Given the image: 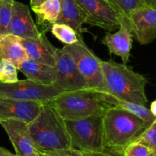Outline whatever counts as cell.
<instances>
[{
    "mask_svg": "<svg viewBox=\"0 0 156 156\" xmlns=\"http://www.w3.org/2000/svg\"><path fill=\"white\" fill-rule=\"evenodd\" d=\"M133 36L142 45L156 38V9L144 6L133 12L127 18Z\"/></svg>",
    "mask_w": 156,
    "mask_h": 156,
    "instance_id": "10",
    "label": "cell"
},
{
    "mask_svg": "<svg viewBox=\"0 0 156 156\" xmlns=\"http://www.w3.org/2000/svg\"><path fill=\"white\" fill-rule=\"evenodd\" d=\"M45 1H47V0H30V6H31V8L38 6Z\"/></svg>",
    "mask_w": 156,
    "mask_h": 156,
    "instance_id": "31",
    "label": "cell"
},
{
    "mask_svg": "<svg viewBox=\"0 0 156 156\" xmlns=\"http://www.w3.org/2000/svg\"><path fill=\"white\" fill-rule=\"evenodd\" d=\"M104 112L75 120H64L70 141V148L92 151L104 148Z\"/></svg>",
    "mask_w": 156,
    "mask_h": 156,
    "instance_id": "5",
    "label": "cell"
},
{
    "mask_svg": "<svg viewBox=\"0 0 156 156\" xmlns=\"http://www.w3.org/2000/svg\"><path fill=\"white\" fill-rule=\"evenodd\" d=\"M18 70L27 79L44 85H55L56 82V68L47 64L27 59L21 64Z\"/></svg>",
    "mask_w": 156,
    "mask_h": 156,
    "instance_id": "17",
    "label": "cell"
},
{
    "mask_svg": "<svg viewBox=\"0 0 156 156\" xmlns=\"http://www.w3.org/2000/svg\"><path fill=\"white\" fill-rule=\"evenodd\" d=\"M64 93L56 85H44L30 80H19L13 84L0 83V97L46 103L53 101Z\"/></svg>",
    "mask_w": 156,
    "mask_h": 156,
    "instance_id": "7",
    "label": "cell"
},
{
    "mask_svg": "<svg viewBox=\"0 0 156 156\" xmlns=\"http://www.w3.org/2000/svg\"><path fill=\"white\" fill-rule=\"evenodd\" d=\"M31 9L36 14L37 24L44 28V31L48 30L57 21L60 12V0H47Z\"/></svg>",
    "mask_w": 156,
    "mask_h": 156,
    "instance_id": "19",
    "label": "cell"
},
{
    "mask_svg": "<svg viewBox=\"0 0 156 156\" xmlns=\"http://www.w3.org/2000/svg\"><path fill=\"white\" fill-rule=\"evenodd\" d=\"M51 33L59 41L65 44H73L77 42L82 35L76 33L71 27L61 23H55L51 27Z\"/></svg>",
    "mask_w": 156,
    "mask_h": 156,
    "instance_id": "21",
    "label": "cell"
},
{
    "mask_svg": "<svg viewBox=\"0 0 156 156\" xmlns=\"http://www.w3.org/2000/svg\"><path fill=\"white\" fill-rule=\"evenodd\" d=\"M0 59L9 61L17 69L28 59L20 38L12 34L0 37Z\"/></svg>",
    "mask_w": 156,
    "mask_h": 156,
    "instance_id": "18",
    "label": "cell"
},
{
    "mask_svg": "<svg viewBox=\"0 0 156 156\" xmlns=\"http://www.w3.org/2000/svg\"><path fill=\"white\" fill-rule=\"evenodd\" d=\"M151 156H156V152H155V153H153V154H152V155Z\"/></svg>",
    "mask_w": 156,
    "mask_h": 156,
    "instance_id": "33",
    "label": "cell"
},
{
    "mask_svg": "<svg viewBox=\"0 0 156 156\" xmlns=\"http://www.w3.org/2000/svg\"><path fill=\"white\" fill-rule=\"evenodd\" d=\"M123 150L104 147L97 151H81V156H123Z\"/></svg>",
    "mask_w": 156,
    "mask_h": 156,
    "instance_id": "27",
    "label": "cell"
},
{
    "mask_svg": "<svg viewBox=\"0 0 156 156\" xmlns=\"http://www.w3.org/2000/svg\"><path fill=\"white\" fill-rule=\"evenodd\" d=\"M18 70L15 66L7 60H0V83L13 84L18 80Z\"/></svg>",
    "mask_w": 156,
    "mask_h": 156,
    "instance_id": "25",
    "label": "cell"
},
{
    "mask_svg": "<svg viewBox=\"0 0 156 156\" xmlns=\"http://www.w3.org/2000/svg\"><path fill=\"white\" fill-rule=\"evenodd\" d=\"M62 49L74 60L88 88L100 93L108 102L109 95L105 88L101 66V60L86 45L82 36L79 37V41L75 44H65Z\"/></svg>",
    "mask_w": 156,
    "mask_h": 156,
    "instance_id": "6",
    "label": "cell"
},
{
    "mask_svg": "<svg viewBox=\"0 0 156 156\" xmlns=\"http://www.w3.org/2000/svg\"><path fill=\"white\" fill-rule=\"evenodd\" d=\"M87 16L76 0H60V12L56 23L66 24L79 35H82V25L86 23Z\"/></svg>",
    "mask_w": 156,
    "mask_h": 156,
    "instance_id": "16",
    "label": "cell"
},
{
    "mask_svg": "<svg viewBox=\"0 0 156 156\" xmlns=\"http://www.w3.org/2000/svg\"><path fill=\"white\" fill-rule=\"evenodd\" d=\"M101 44L108 47L110 54L120 57L123 64H127L133 47V35L127 18L121 15L118 31L115 33L108 32L102 38Z\"/></svg>",
    "mask_w": 156,
    "mask_h": 156,
    "instance_id": "12",
    "label": "cell"
},
{
    "mask_svg": "<svg viewBox=\"0 0 156 156\" xmlns=\"http://www.w3.org/2000/svg\"><path fill=\"white\" fill-rule=\"evenodd\" d=\"M18 156H40L29 132L27 123L15 119L0 121Z\"/></svg>",
    "mask_w": 156,
    "mask_h": 156,
    "instance_id": "11",
    "label": "cell"
},
{
    "mask_svg": "<svg viewBox=\"0 0 156 156\" xmlns=\"http://www.w3.org/2000/svg\"><path fill=\"white\" fill-rule=\"evenodd\" d=\"M155 109H156V101L154 100L153 102H152V103H151V105H150V109H149V110H150L151 113H152V115H154V116H156Z\"/></svg>",
    "mask_w": 156,
    "mask_h": 156,
    "instance_id": "32",
    "label": "cell"
},
{
    "mask_svg": "<svg viewBox=\"0 0 156 156\" xmlns=\"http://www.w3.org/2000/svg\"><path fill=\"white\" fill-rule=\"evenodd\" d=\"M155 152L141 144L130 142L123 150V156H151Z\"/></svg>",
    "mask_w": 156,
    "mask_h": 156,
    "instance_id": "26",
    "label": "cell"
},
{
    "mask_svg": "<svg viewBox=\"0 0 156 156\" xmlns=\"http://www.w3.org/2000/svg\"><path fill=\"white\" fill-rule=\"evenodd\" d=\"M142 119L120 107L110 106L104 112V147L124 149L147 128Z\"/></svg>",
    "mask_w": 156,
    "mask_h": 156,
    "instance_id": "3",
    "label": "cell"
},
{
    "mask_svg": "<svg viewBox=\"0 0 156 156\" xmlns=\"http://www.w3.org/2000/svg\"><path fill=\"white\" fill-rule=\"evenodd\" d=\"M0 156H18V155L16 154H13V153L11 152L10 151L6 149L5 148L0 147Z\"/></svg>",
    "mask_w": 156,
    "mask_h": 156,
    "instance_id": "29",
    "label": "cell"
},
{
    "mask_svg": "<svg viewBox=\"0 0 156 156\" xmlns=\"http://www.w3.org/2000/svg\"><path fill=\"white\" fill-rule=\"evenodd\" d=\"M86 14V23L108 32L118 29L121 15L108 0H76Z\"/></svg>",
    "mask_w": 156,
    "mask_h": 156,
    "instance_id": "8",
    "label": "cell"
},
{
    "mask_svg": "<svg viewBox=\"0 0 156 156\" xmlns=\"http://www.w3.org/2000/svg\"><path fill=\"white\" fill-rule=\"evenodd\" d=\"M41 33L34 24L28 6L14 0L9 34L20 38H37Z\"/></svg>",
    "mask_w": 156,
    "mask_h": 156,
    "instance_id": "14",
    "label": "cell"
},
{
    "mask_svg": "<svg viewBox=\"0 0 156 156\" xmlns=\"http://www.w3.org/2000/svg\"><path fill=\"white\" fill-rule=\"evenodd\" d=\"M42 104L44 103L0 97V121L15 119L29 123L37 116Z\"/></svg>",
    "mask_w": 156,
    "mask_h": 156,
    "instance_id": "13",
    "label": "cell"
},
{
    "mask_svg": "<svg viewBox=\"0 0 156 156\" xmlns=\"http://www.w3.org/2000/svg\"><path fill=\"white\" fill-rule=\"evenodd\" d=\"M20 41L28 59L55 67L56 47L49 41L44 32H42L37 38H20Z\"/></svg>",
    "mask_w": 156,
    "mask_h": 156,
    "instance_id": "15",
    "label": "cell"
},
{
    "mask_svg": "<svg viewBox=\"0 0 156 156\" xmlns=\"http://www.w3.org/2000/svg\"><path fill=\"white\" fill-rule=\"evenodd\" d=\"M108 102L110 105L120 107V108L123 109L126 111L132 113L134 116H137L140 119H142L147 126H149L154 121L156 120V116L152 115L149 109L145 106L121 100V99H117V98H114L111 96H109L108 97Z\"/></svg>",
    "mask_w": 156,
    "mask_h": 156,
    "instance_id": "20",
    "label": "cell"
},
{
    "mask_svg": "<svg viewBox=\"0 0 156 156\" xmlns=\"http://www.w3.org/2000/svg\"><path fill=\"white\" fill-rule=\"evenodd\" d=\"M51 103L63 120H75L103 112L110 106L100 93L91 89L64 92Z\"/></svg>",
    "mask_w": 156,
    "mask_h": 156,
    "instance_id": "4",
    "label": "cell"
},
{
    "mask_svg": "<svg viewBox=\"0 0 156 156\" xmlns=\"http://www.w3.org/2000/svg\"><path fill=\"white\" fill-rule=\"evenodd\" d=\"M131 142H136L156 151V120L145 128Z\"/></svg>",
    "mask_w": 156,
    "mask_h": 156,
    "instance_id": "23",
    "label": "cell"
},
{
    "mask_svg": "<svg viewBox=\"0 0 156 156\" xmlns=\"http://www.w3.org/2000/svg\"><path fill=\"white\" fill-rule=\"evenodd\" d=\"M35 148L40 152L70 148L65 121L58 114L51 102L42 104L41 111L27 123Z\"/></svg>",
    "mask_w": 156,
    "mask_h": 156,
    "instance_id": "2",
    "label": "cell"
},
{
    "mask_svg": "<svg viewBox=\"0 0 156 156\" xmlns=\"http://www.w3.org/2000/svg\"><path fill=\"white\" fill-rule=\"evenodd\" d=\"M40 156H81V151L72 148H66L46 152H40Z\"/></svg>",
    "mask_w": 156,
    "mask_h": 156,
    "instance_id": "28",
    "label": "cell"
},
{
    "mask_svg": "<svg viewBox=\"0 0 156 156\" xmlns=\"http://www.w3.org/2000/svg\"><path fill=\"white\" fill-rule=\"evenodd\" d=\"M107 93L121 100L146 106L147 80L126 64L115 61H101Z\"/></svg>",
    "mask_w": 156,
    "mask_h": 156,
    "instance_id": "1",
    "label": "cell"
},
{
    "mask_svg": "<svg viewBox=\"0 0 156 156\" xmlns=\"http://www.w3.org/2000/svg\"><path fill=\"white\" fill-rule=\"evenodd\" d=\"M145 6H150V7L156 9V0H142Z\"/></svg>",
    "mask_w": 156,
    "mask_h": 156,
    "instance_id": "30",
    "label": "cell"
},
{
    "mask_svg": "<svg viewBox=\"0 0 156 156\" xmlns=\"http://www.w3.org/2000/svg\"><path fill=\"white\" fill-rule=\"evenodd\" d=\"M56 82L55 85L63 92L87 89L85 80L79 73L74 60L62 48L55 53Z\"/></svg>",
    "mask_w": 156,
    "mask_h": 156,
    "instance_id": "9",
    "label": "cell"
},
{
    "mask_svg": "<svg viewBox=\"0 0 156 156\" xmlns=\"http://www.w3.org/2000/svg\"><path fill=\"white\" fill-rule=\"evenodd\" d=\"M120 15L128 18L133 12L144 6L142 0H108Z\"/></svg>",
    "mask_w": 156,
    "mask_h": 156,
    "instance_id": "22",
    "label": "cell"
},
{
    "mask_svg": "<svg viewBox=\"0 0 156 156\" xmlns=\"http://www.w3.org/2000/svg\"><path fill=\"white\" fill-rule=\"evenodd\" d=\"M0 60H1V59H0Z\"/></svg>",
    "mask_w": 156,
    "mask_h": 156,
    "instance_id": "34",
    "label": "cell"
},
{
    "mask_svg": "<svg viewBox=\"0 0 156 156\" xmlns=\"http://www.w3.org/2000/svg\"><path fill=\"white\" fill-rule=\"evenodd\" d=\"M14 0H0V37L9 34Z\"/></svg>",
    "mask_w": 156,
    "mask_h": 156,
    "instance_id": "24",
    "label": "cell"
}]
</instances>
